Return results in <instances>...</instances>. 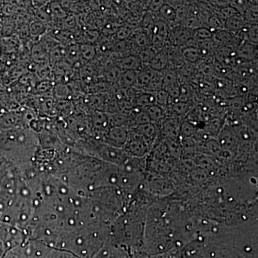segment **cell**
<instances>
[{"mask_svg": "<svg viewBox=\"0 0 258 258\" xmlns=\"http://www.w3.org/2000/svg\"><path fill=\"white\" fill-rule=\"evenodd\" d=\"M149 145L150 144L141 136L130 131L126 142L123 146V152L133 157H142L149 152Z\"/></svg>", "mask_w": 258, "mask_h": 258, "instance_id": "cell-1", "label": "cell"}, {"mask_svg": "<svg viewBox=\"0 0 258 258\" xmlns=\"http://www.w3.org/2000/svg\"><path fill=\"white\" fill-rule=\"evenodd\" d=\"M192 38V30L180 25L171 27L168 42L172 46L181 48Z\"/></svg>", "mask_w": 258, "mask_h": 258, "instance_id": "cell-2", "label": "cell"}, {"mask_svg": "<svg viewBox=\"0 0 258 258\" xmlns=\"http://www.w3.org/2000/svg\"><path fill=\"white\" fill-rule=\"evenodd\" d=\"M128 134L125 127H110L104 136L106 144L117 149L123 147L126 142Z\"/></svg>", "mask_w": 258, "mask_h": 258, "instance_id": "cell-3", "label": "cell"}, {"mask_svg": "<svg viewBox=\"0 0 258 258\" xmlns=\"http://www.w3.org/2000/svg\"><path fill=\"white\" fill-rule=\"evenodd\" d=\"M236 55L245 61H252L257 57V45L246 40H240L235 46Z\"/></svg>", "mask_w": 258, "mask_h": 258, "instance_id": "cell-4", "label": "cell"}, {"mask_svg": "<svg viewBox=\"0 0 258 258\" xmlns=\"http://www.w3.org/2000/svg\"><path fill=\"white\" fill-rule=\"evenodd\" d=\"M116 66L122 71H141L144 66L142 61L137 55L128 54L120 57L117 60Z\"/></svg>", "mask_w": 258, "mask_h": 258, "instance_id": "cell-5", "label": "cell"}, {"mask_svg": "<svg viewBox=\"0 0 258 258\" xmlns=\"http://www.w3.org/2000/svg\"><path fill=\"white\" fill-rule=\"evenodd\" d=\"M134 108L146 110L149 107L156 104L155 98L153 93L147 91H139L132 100Z\"/></svg>", "mask_w": 258, "mask_h": 258, "instance_id": "cell-6", "label": "cell"}, {"mask_svg": "<svg viewBox=\"0 0 258 258\" xmlns=\"http://www.w3.org/2000/svg\"><path fill=\"white\" fill-rule=\"evenodd\" d=\"M245 25L246 23L244 22L243 16L237 14L226 20L224 24V30L237 37V35L243 30Z\"/></svg>", "mask_w": 258, "mask_h": 258, "instance_id": "cell-7", "label": "cell"}, {"mask_svg": "<svg viewBox=\"0 0 258 258\" xmlns=\"http://www.w3.org/2000/svg\"><path fill=\"white\" fill-rule=\"evenodd\" d=\"M130 131L131 132H134V133L141 136V137L145 139L149 144L152 143L153 140H154L156 135H157V128H156V125L153 124L152 123H145V124L131 127Z\"/></svg>", "mask_w": 258, "mask_h": 258, "instance_id": "cell-8", "label": "cell"}, {"mask_svg": "<svg viewBox=\"0 0 258 258\" xmlns=\"http://www.w3.org/2000/svg\"><path fill=\"white\" fill-rule=\"evenodd\" d=\"M154 74L155 71L151 69L149 66H144L143 69L137 72L134 88L139 91H144L147 88Z\"/></svg>", "mask_w": 258, "mask_h": 258, "instance_id": "cell-9", "label": "cell"}, {"mask_svg": "<svg viewBox=\"0 0 258 258\" xmlns=\"http://www.w3.org/2000/svg\"><path fill=\"white\" fill-rule=\"evenodd\" d=\"M212 39L218 46H236L240 40L225 30L213 32Z\"/></svg>", "mask_w": 258, "mask_h": 258, "instance_id": "cell-10", "label": "cell"}, {"mask_svg": "<svg viewBox=\"0 0 258 258\" xmlns=\"http://www.w3.org/2000/svg\"><path fill=\"white\" fill-rule=\"evenodd\" d=\"M162 128L164 133L169 138L176 139L180 135V123L179 118H172V117H166L162 122Z\"/></svg>", "mask_w": 258, "mask_h": 258, "instance_id": "cell-11", "label": "cell"}, {"mask_svg": "<svg viewBox=\"0 0 258 258\" xmlns=\"http://www.w3.org/2000/svg\"><path fill=\"white\" fill-rule=\"evenodd\" d=\"M91 123L96 130H105L106 133L108 130L106 128L110 124L109 115L106 112L93 111L91 116Z\"/></svg>", "mask_w": 258, "mask_h": 258, "instance_id": "cell-12", "label": "cell"}, {"mask_svg": "<svg viewBox=\"0 0 258 258\" xmlns=\"http://www.w3.org/2000/svg\"><path fill=\"white\" fill-rule=\"evenodd\" d=\"M30 53L32 60L37 64H45L48 61L49 51L42 42L35 44L32 47Z\"/></svg>", "mask_w": 258, "mask_h": 258, "instance_id": "cell-13", "label": "cell"}, {"mask_svg": "<svg viewBox=\"0 0 258 258\" xmlns=\"http://www.w3.org/2000/svg\"><path fill=\"white\" fill-rule=\"evenodd\" d=\"M169 66V57L165 50L159 51L149 64V67L155 72H163Z\"/></svg>", "mask_w": 258, "mask_h": 258, "instance_id": "cell-14", "label": "cell"}, {"mask_svg": "<svg viewBox=\"0 0 258 258\" xmlns=\"http://www.w3.org/2000/svg\"><path fill=\"white\" fill-rule=\"evenodd\" d=\"M157 16L158 19L164 20V22L169 24L171 28L176 25V10L166 2L159 10Z\"/></svg>", "mask_w": 258, "mask_h": 258, "instance_id": "cell-15", "label": "cell"}, {"mask_svg": "<svg viewBox=\"0 0 258 258\" xmlns=\"http://www.w3.org/2000/svg\"><path fill=\"white\" fill-rule=\"evenodd\" d=\"M64 59L70 64L76 66L79 64L81 60V54H80L79 44L70 43L64 49Z\"/></svg>", "mask_w": 258, "mask_h": 258, "instance_id": "cell-16", "label": "cell"}, {"mask_svg": "<svg viewBox=\"0 0 258 258\" xmlns=\"http://www.w3.org/2000/svg\"><path fill=\"white\" fill-rule=\"evenodd\" d=\"M151 123L154 125L162 123L166 118L165 108L159 105L154 104L146 109Z\"/></svg>", "mask_w": 258, "mask_h": 258, "instance_id": "cell-17", "label": "cell"}, {"mask_svg": "<svg viewBox=\"0 0 258 258\" xmlns=\"http://www.w3.org/2000/svg\"><path fill=\"white\" fill-rule=\"evenodd\" d=\"M181 55L188 63L195 64L203 59V55L198 47L185 46L180 48Z\"/></svg>", "mask_w": 258, "mask_h": 258, "instance_id": "cell-18", "label": "cell"}, {"mask_svg": "<svg viewBox=\"0 0 258 258\" xmlns=\"http://www.w3.org/2000/svg\"><path fill=\"white\" fill-rule=\"evenodd\" d=\"M157 20V14H154L150 11L144 12L139 22V28L152 35L153 27Z\"/></svg>", "mask_w": 258, "mask_h": 258, "instance_id": "cell-19", "label": "cell"}, {"mask_svg": "<svg viewBox=\"0 0 258 258\" xmlns=\"http://www.w3.org/2000/svg\"><path fill=\"white\" fill-rule=\"evenodd\" d=\"M79 50L81 60L85 62L94 60L98 52L96 45L90 43H79Z\"/></svg>", "mask_w": 258, "mask_h": 258, "instance_id": "cell-20", "label": "cell"}, {"mask_svg": "<svg viewBox=\"0 0 258 258\" xmlns=\"http://www.w3.org/2000/svg\"><path fill=\"white\" fill-rule=\"evenodd\" d=\"M137 76V71H124L122 72L117 83L120 88H123V89L134 88Z\"/></svg>", "mask_w": 258, "mask_h": 258, "instance_id": "cell-21", "label": "cell"}, {"mask_svg": "<svg viewBox=\"0 0 258 258\" xmlns=\"http://www.w3.org/2000/svg\"><path fill=\"white\" fill-rule=\"evenodd\" d=\"M171 26L164 20L158 19L153 27L152 35L164 37L168 40L170 33Z\"/></svg>", "mask_w": 258, "mask_h": 258, "instance_id": "cell-22", "label": "cell"}, {"mask_svg": "<svg viewBox=\"0 0 258 258\" xmlns=\"http://www.w3.org/2000/svg\"><path fill=\"white\" fill-rule=\"evenodd\" d=\"M163 82H164V71L155 72L147 88L144 91L149 93L157 92L159 90L163 89Z\"/></svg>", "mask_w": 258, "mask_h": 258, "instance_id": "cell-23", "label": "cell"}, {"mask_svg": "<svg viewBox=\"0 0 258 258\" xmlns=\"http://www.w3.org/2000/svg\"><path fill=\"white\" fill-rule=\"evenodd\" d=\"M158 52H159L150 45V46L144 47V48L139 51L137 56L144 66H149Z\"/></svg>", "mask_w": 258, "mask_h": 258, "instance_id": "cell-24", "label": "cell"}, {"mask_svg": "<svg viewBox=\"0 0 258 258\" xmlns=\"http://www.w3.org/2000/svg\"><path fill=\"white\" fill-rule=\"evenodd\" d=\"M246 24L257 25V5L252 4L247 6V9L242 15Z\"/></svg>", "mask_w": 258, "mask_h": 258, "instance_id": "cell-25", "label": "cell"}, {"mask_svg": "<svg viewBox=\"0 0 258 258\" xmlns=\"http://www.w3.org/2000/svg\"><path fill=\"white\" fill-rule=\"evenodd\" d=\"M212 35H213V32L210 31L206 27H200V28L192 30V39L197 42L203 41V40L212 38Z\"/></svg>", "mask_w": 258, "mask_h": 258, "instance_id": "cell-26", "label": "cell"}, {"mask_svg": "<svg viewBox=\"0 0 258 258\" xmlns=\"http://www.w3.org/2000/svg\"><path fill=\"white\" fill-rule=\"evenodd\" d=\"M196 132L195 123L189 120H184L180 125V135L184 139H189Z\"/></svg>", "mask_w": 258, "mask_h": 258, "instance_id": "cell-27", "label": "cell"}, {"mask_svg": "<svg viewBox=\"0 0 258 258\" xmlns=\"http://www.w3.org/2000/svg\"><path fill=\"white\" fill-rule=\"evenodd\" d=\"M64 47H60V45H57L51 49L49 52V62L55 64L64 59Z\"/></svg>", "mask_w": 258, "mask_h": 258, "instance_id": "cell-28", "label": "cell"}, {"mask_svg": "<svg viewBox=\"0 0 258 258\" xmlns=\"http://www.w3.org/2000/svg\"><path fill=\"white\" fill-rule=\"evenodd\" d=\"M153 93L155 98L156 104L159 105L163 108H166L170 103V96L165 90H159L157 92Z\"/></svg>", "mask_w": 258, "mask_h": 258, "instance_id": "cell-29", "label": "cell"}, {"mask_svg": "<svg viewBox=\"0 0 258 258\" xmlns=\"http://www.w3.org/2000/svg\"><path fill=\"white\" fill-rule=\"evenodd\" d=\"M134 30H132L128 25L124 26H119L116 32L113 36L114 40H128L132 37L133 34Z\"/></svg>", "mask_w": 258, "mask_h": 258, "instance_id": "cell-30", "label": "cell"}, {"mask_svg": "<svg viewBox=\"0 0 258 258\" xmlns=\"http://www.w3.org/2000/svg\"><path fill=\"white\" fill-rule=\"evenodd\" d=\"M122 71L116 66L108 68L106 72V77L109 82L116 83L119 79Z\"/></svg>", "mask_w": 258, "mask_h": 258, "instance_id": "cell-31", "label": "cell"}, {"mask_svg": "<svg viewBox=\"0 0 258 258\" xmlns=\"http://www.w3.org/2000/svg\"><path fill=\"white\" fill-rule=\"evenodd\" d=\"M45 30V27L44 26L43 24L40 23V22H33L30 25V32L34 36H39V35H42Z\"/></svg>", "mask_w": 258, "mask_h": 258, "instance_id": "cell-32", "label": "cell"}, {"mask_svg": "<svg viewBox=\"0 0 258 258\" xmlns=\"http://www.w3.org/2000/svg\"><path fill=\"white\" fill-rule=\"evenodd\" d=\"M200 72L206 77H211L215 72V66L211 62H204L200 66Z\"/></svg>", "mask_w": 258, "mask_h": 258, "instance_id": "cell-33", "label": "cell"}, {"mask_svg": "<svg viewBox=\"0 0 258 258\" xmlns=\"http://www.w3.org/2000/svg\"><path fill=\"white\" fill-rule=\"evenodd\" d=\"M222 120L220 118H215L210 120V123L208 124L209 129H210L211 133H216L217 131L221 129L222 125Z\"/></svg>", "mask_w": 258, "mask_h": 258, "instance_id": "cell-34", "label": "cell"}, {"mask_svg": "<svg viewBox=\"0 0 258 258\" xmlns=\"http://www.w3.org/2000/svg\"><path fill=\"white\" fill-rule=\"evenodd\" d=\"M164 3H165L164 1H151L148 11L152 12L154 14H157Z\"/></svg>", "mask_w": 258, "mask_h": 258, "instance_id": "cell-35", "label": "cell"}]
</instances>
